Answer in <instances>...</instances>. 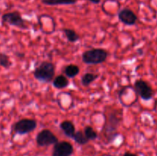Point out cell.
Returning a JSON list of instances; mask_svg holds the SVG:
<instances>
[{"mask_svg": "<svg viewBox=\"0 0 157 156\" xmlns=\"http://www.w3.org/2000/svg\"><path fill=\"white\" fill-rule=\"evenodd\" d=\"M123 118V110H116L110 112L106 117L105 123L103 127L102 134L107 139V143H112L119 136L117 130Z\"/></svg>", "mask_w": 157, "mask_h": 156, "instance_id": "1", "label": "cell"}, {"mask_svg": "<svg viewBox=\"0 0 157 156\" xmlns=\"http://www.w3.org/2000/svg\"><path fill=\"white\" fill-rule=\"evenodd\" d=\"M55 66L50 61H42L33 70V76L41 83H49L55 78Z\"/></svg>", "mask_w": 157, "mask_h": 156, "instance_id": "2", "label": "cell"}, {"mask_svg": "<svg viewBox=\"0 0 157 156\" xmlns=\"http://www.w3.org/2000/svg\"><path fill=\"white\" fill-rule=\"evenodd\" d=\"M108 57V52L102 48H93L82 54V61L86 64L95 65L102 64Z\"/></svg>", "mask_w": 157, "mask_h": 156, "instance_id": "3", "label": "cell"}, {"mask_svg": "<svg viewBox=\"0 0 157 156\" xmlns=\"http://www.w3.org/2000/svg\"><path fill=\"white\" fill-rule=\"evenodd\" d=\"M37 127L36 120L32 119H21L12 126L14 132L18 135H25L33 132Z\"/></svg>", "mask_w": 157, "mask_h": 156, "instance_id": "4", "label": "cell"}, {"mask_svg": "<svg viewBox=\"0 0 157 156\" xmlns=\"http://www.w3.org/2000/svg\"><path fill=\"white\" fill-rule=\"evenodd\" d=\"M35 141L38 146L47 147L58 143V137L49 129H42L37 134Z\"/></svg>", "mask_w": 157, "mask_h": 156, "instance_id": "5", "label": "cell"}, {"mask_svg": "<svg viewBox=\"0 0 157 156\" xmlns=\"http://www.w3.org/2000/svg\"><path fill=\"white\" fill-rule=\"evenodd\" d=\"M2 21L4 23H7L9 25L19 28L21 29H26L28 28L25 23V20L22 18L21 14L17 11L5 13L2 16Z\"/></svg>", "mask_w": 157, "mask_h": 156, "instance_id": "6", "label": "cell"}, {"mask_svg": "<svg viewBox=\"0 0 157 156\" xmlns=\"http://www.w3.org/2000/svg\"><path fill=\"white\" fill-rule=\"evenodd\" d=\"M134 90L140 97L144 100H150L153 96V90L151 86L144 80H137L134 83Z\"/></svg>", "mask_w": 157, "mask_h": 156, "instance_id": "7", "label": "cell"}, {"mask_svg": "<svg viewBox=\"0 0 157 156\" xmlns=\"http://www.w3.org/2000/svg\"><path fill=\"white\" fill-rule=\"evenodd\" d=\"M73 153V145L67 141H61L54 145L52 156H71Z\"/></svg>", "mask_w": 157, "mask_h": 156, "instance_id": "8", "label": "cell"}, {"mask_svg": "<svg viewBox=\"0 0 157 156\" xmlns=\"http://www.w3.org/2000/svg\"><path fill=\"white\" fill-rule=\"evenodd\" d=\"M118 18L123 24L128 26L134 25L137 21V16L134 13V12L127 8L123 9L120 11L118 13Z\"/></svg>", "mask_w": 157, "mask_h": 156, "instance_id": "9", "label": "cell"}, {"mask_svg": "<svg viewBox=\"0 0 157 156\" xmlns=\"http://www.w3.org/2000/svg\"><path fill=\"white\" fill-rule=\"evenodd\" d=\"M60 128L62 130L63 133L67 137L72 139L73 136L75 135L76 129H75V124L70 120H64L61 122L59 125Z\"/></svg>", "mask_w": 157, "mask_h": 156, "instance_id": "10", "label": "cell"}, {"mask_svg": "<svg viewBox=\"0 0 157 156\" xmlns=\"http://www.w3.org/2000/svg\"><path fill=\"white\" fill-rule=\"evenodd\" d=\"M53 87L55 88L58 89V90H61V89H64L69 86V80L68 78L64 75H58V76H55L53 80Z\"/></svg>", "mask_w": 157, "mask_h": 156, "instance_id": "11", "label": "cell"}, {"mask_svg": "<svg viewBox=\"0 0 157 156\" xmlns=\"http://www.w3.org/2000/svg\"><path fill=\"white\" fill-rule=\"evenodd\" d=\"M41 2L46 6H68L75 5L78 2V0H41Z\"/></svg>", "mask_w": 157, "mask_h": 156, "instance_id": "12", "label": "cell"}, {"mask_svg": "<svg viewBox=\"0 0 157 156\" xmlns=\"http://www.w3.org/2000/svg\"><path fill=\"white\" fill-rule=\"evenodd\" d=\"M80 72V68L76 64H71L65 66L64 69V73L67 78H74L78 76Z\"/></svg>", "mask_w": 157, "mask_h": 156, "instance_id": "13", "label": "cell"}, {"mask_svg": "<svg viewBox=\"0 0 157 156\" xmlns=\"http://www.w3.org/2000/svg\"><path fill=\"white\" fill-rule=\"evenodd\" d=\"M63 32H64V35H65V37L67 38V41L69 42L75 43L80 39V37L78 35V34L74 29L64 28L63 29Z\"/></svg>", "mask_w": 157, "mask_h": 156, "instance_id": "14", "label": "cell"}, {"mask_svg": "<svg viewBox=\"0 0 157 156\" xmlns=\"http://www.w3.org/2000/svg\"><path fill=\"white\" fill-rule=\"evenodd\" d=\"M72 139H74V141L80 145H84L89 142V140L84 135V131H81V130L75 132V135L72 137Z\"/></svg>", "mask_w": 157, "mask_h": 156, "instance_id": "15", "label": "cell"}, {"mask_svg": "<svg viewBox=\"0 0 157 156\" xmlns=\"http://www.w3.org/2000/svg\"><path fill=\"white\" fill-rule=\"evenodd\" d=\"M98 78V74H94V73H86L81 76V84L84 87H88L90 84H91Z\"/></svg>", "mask_w": 157, "mask_h": 156, "instance_id": "16", "label": "cell"}, {"mask_svg": "<svg viewBox=\"0 0 157 156\" xmlns=\"http://www.w3.org/2000/svg\"><path fill=\"white\" fill-rule=\"evenodd\" d=\"M84 133L85 135V136L87 137V139L89 141L91 140H95L97 139V138L98 137V132L94 129V128L90 125H87L84 128Z\"/></svg>", "mask_w": 157, "mask_h": 156, "instance_id": "17", "label": "cell"}, {"mask_svg": "<svg viewBox=\"0 0 157 156\" xmlns=\"http://www.w3.org/2000/svg\"><path fill=\"white\" fill-rule=\"evenodd\" d=\"M0 66L6 69L9 68L12 66V62L9 55L5 53H0Z\"/></svg>", "mask_w": 157, "mask_h": 156, "instance_id": "18", "label": "cell"}, {"mask_svg": "<svg viewBox=\"0 0 157 156\" xmlns=\"http://www.w3.org/2000/svg\"><path fill=\"white\" fill-rule=\"evenodd\" d=\"M123 156H138L137 154H134V153H132V152H130V151H126L125 153L124 154V155Z\"/></svg>", "mask_w": 157, "mask_h": 156, "instance_id": "19", "label": "cell"}, {"mask_svg": "<svg viewBox=\"0 0 157 156\" xmlns=\"http://www.w3.org/2000/svg\"><path fill=\"white\" fill-rule=\"evenodd\" d=\"M89 1L91 3H93V4H99L101 2V0H89Z\"/></svg>", "mask_w": 157, "mask_h": 156, "instance_id": "20", "label": "cell"}, {"mask_svg": "<svg viewBox=\"0 0 157 156\" xmlns=\"http://www.w3.org/2000/svg\"><path fill=\"white\" fill-rule=\"evenodd\" d=\"M15 54H16V56H18V58H23V57H25V54L23 53H16Z\"/></svg>", "mask_w": 157, "mask_h": 156, "instance_id": "21", "label": "cell"}, {"mask_svg": "<svg viewBox=\"0 0 157 156\" xmlns=\"http://www.w3.org/2000/svg\"><path fill=\"white\" fill-rule=\"evenodd\" d=\"M110 1H113V2H118V1H121V0H110Z\"/></svg>", "mask_w": 157, "mask_h": 156, "instance_id": "22", "label": "cell"}]
</instances>
